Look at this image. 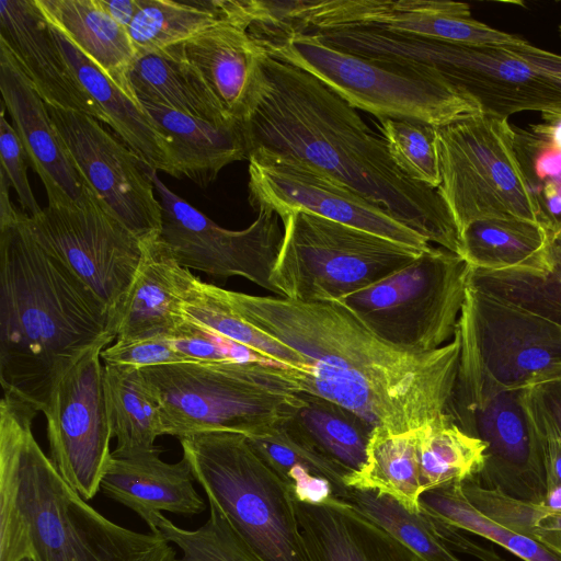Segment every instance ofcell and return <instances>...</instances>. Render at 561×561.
Masks as SVG:
<instances>
[{"label": "cell", "instance_id": "obj_1", "mask_svg": "<svg viewBox=\"0 0 561 561\" xmlns=\"http://www.w3.org/2000/svg\"><path fill=\"white\" fill-rule=\"evenodd\" d=\"M224 296L249 324L305 359L300 392L393 433L446 413L458 371L457 333L435 351L415 352L382 341L337 301L301 302L227 289Z\"/></svg>", "mask_w": 561, "mask_h": 561}, {"label": "cell", "instance_id": "obj_2", "mask_svg": "<svg viewBox=\"0 0 561 561\" xmlns=\"http://www.w3.org/2000/svg\"><path fill=\"white\" fill-rule=\"evenodd\" d=\"M241 125L248 158L262 153L301 163L381 206L428 242L460 255L459 230L438 190L402 172L382 135L314 76L261 49Z\"/></svg>", "mask_w": 561, "mask_h": 561}, {"label": "cell", "instance_id": "obj_3", "mask_svg": "<svg viewBox=\"0 0 561 561\" xmlns=\"http://www.w3.org/2000/svg\"><path fill=\"white\" fill-rule=\"evenodd\" d=\"M114 337L106 306L33 236L0 182V382L43 412L59 378Z\"/></svg>", "mask_w": 561, "mask_h": 561}, {"label": "cell", "instance_id": "obj_4", "mask_svg": "<svg viewBox=\"0 0 561 561\" xmlns=\"http://www.w3.org/2000/svg\"><path fill=\"white\" fill-rule=\"evenodd\" d=\"M39 411L0 402V561H175L159 533H138L94 510L61 477L33 434Z\"/></svg>", "mask_w": 561, "mask_h": 561}, {"label": "cell", "instance_id": "obj_5", "mask_svg": "<svg viewBox=\"0 0 561 561\" xmlns=\"http://www.w3.org/2000/svg\"><path fill=\"white\" fill-rule=\"evenodd\" d=\"M140 370L158 401L164 435L178 438L259 434L288 420L301 403L302 373L272 363H176Z\"/></svg>", "mask_w": 561, "mask_h": 561}, {"label": "cell", "instance_id": "obj_6", "mask_svg": "<svg viewBox=\"0 0 561 561\" xmlns=\"http://www.w3.org/2000/svg\"><path fill=\"white\" fill-rule=\"evenodd\" d=\"M248 32L266 55L314 76L354 108L378 119L410 118L443 127L482 112L467 92L415 67L351 54L311 34L256 24Z\"/></svg>", "mask_w": 561, "mask_h": 561}, {"label": "cell", "instance_id": "obj_7", "mask_svg": "<svg viewBox=\"0 0 561 561\" xmlns=\"http://www.w3.org/2000/svg\"><path fill=\"white\" fill-rule=\"evenodd\" d=\"M179 440L209 506L261 561H318L300 529L289 488L244 435L207 432Z\"/></svg>", "mask_w": 561, "mask_h": 561}, {"label": "cell", "instance_id": "obj_8", "mask_svg": "<svg viewBox=\"0 0 561 561\" xmlns=\"http://www.w3.org/2000/svg\"><path fill=\"white\" fill-rule=\"evenodd\" d=\"M371 57L424 68L472 96L486 114L508 118L527 111L561 114V55L523 41L468 46L376 31Z\"/></svg>", "mask_w": 561, "mask_h": 561}, {"label": "cell", "instance_id": "obj_9", "mask_svg": "<svg viewBox=\"0 0 561 561\" xmlns=\"http://www.w3.org/2000/svg\"><path fill=\"white\" fill-rule=\"evenodd\" d=\"M448 405L477 404L561 378V327L467 284Z\"/></svg>", "mask_w": 561, "mask_h": 561}, {"label": "cell", "instance_id": "obj_10", "mask_svg": "<svg viewBox=\"0 0 561 561\" xmlns=\"http://www.w3.org/2000/svg\"><path fill=\"white\" fill-rule=\"evenodd\" d=\"M437 188L459 234L470 222L517 218L545 225V214L517 153L508 118L478 113L437 127Z\"/></svg>", "mask_w": 561, "mask_h": 561}, {"label": "cell", "instance_id": "obj_11", "mask_svg": "<svg viewBox=\"0 0 561 561\" xmlns=\"http://www.w3.org/2000/svg\"><path fill=\"white\" fill-rule=\"evenodd\" d=\"M279 219L284 232L271 284L277 296L301 302L337 301L423 252L304 211Z\"/></svg>", "mask_w": 561, "mask_h": 561}, {"label": "cell", "instance_id": "obj_12", "mask_svg": "<svg viewBox=\"0 0 561 561\" xmlns=\"http://www.w3.org/2000/svg\"><path fill=\"white\" fill-rule=\"evenodd\" d=\"M469 270L460 255L430 245L409 264L337 302L382 341L432 352L455 336Z\"/></svg>", "mask_w": 561, "mask_h": 561}, {"label": "cell", "instance_id": "obj_13", "mask_svg": "<svg viewBox=\"0 0 561 561\" xmlns=\"http://www.w3.org/2000/svg\"><path fill=\"white\" fill-rule=\"evenodd\" d=\"M37 242L64 263L106 306H119L142 256V242L88 188L70 204L26 215Z\"/></svg>", "mask_w": 561, "mask_h": 561}, {"label": "cell", "instance_id": "obj_14", "mask_svg": "<svg viewBox=\"0 0 561 561\" xmlns=\"http://www.w3.org/2000/svg\"><path fill=\"white\" fill-rule=\"evenodd\" d=\"M272 27L307 33L371 26L468 46L513 45L524 38L472 18L463 2L437 0H294L270 1Z\"/></svg>", "mask_w": 561, "mask_h": 561}, {"label": "cell", "instance_id": "obj_15", "mask_svg": "<svg viewBox=\"0 0 561 561\" xmlns=\"http://www.w3.org/2000/svg\"><path fill=\"white\" fill-rule=\"evenodd\" d=\"M114 341V337L100 341L60 375L42 412L47 423L49 458L85 501L100 491L112 457L113 435L101 353Z\"/></svg>", "mask_w": 561, "mask_h": 561}, {"label": "cell", "instance_id": "obj_16", "mask_svg": "<svg viewBox=\"0 0 561 561\" xmlns=\"http://www.w3.org/2000/svg\"><path fill=\"white\" fill-rule=\"evenodd\" d=\"M162 207L161 239L176 261L188 270L218 277L241 276L277 295L271 284L283 232L279 217L259 210L243 230H228L173 193L149 168Z\"/></svg>", "mask_w": 561, "mask_h": 561}, {"label": "cell", "instance_id": "obj_17", "mask_svg": "<svg viewBox=\"0 0 561 561\" xmlns=\"http://www.w3.org/2000/svg\"><path fill=\"white\" fill-rule=\"evenodd\" d=\"M529 389L502 392L477 404L448 405L446 413L486 445L483 467L472 478L480 486L542 504L547 494L545 437L533 415Z\"/></svg>", "mask_w": 561, "mask_h": 561}, {"label": "cell", "instance_id": "obj_18", "mask_svg": "<svg viewBox=\"0 0 561 561\" xmlns=\"http://www.w3.org/2000/svg\"><path fill=\"white\" fill-rule=\"evenodd\" d=\"M78 171L101 203L140 240L160 234L162 207L147 165L96 118L47 105Z\"/></svg>", "mask_w": 561, "mask_h": 561}, {"label": "cell", "instance_id": "obj_19", "mask_svg": "<svg viewBox=\"0 0 561 561\" xmlns=\"http://www.w3.org/2000/svg\"><path fill=\"white\" fill-rule=\"evenodd\" d=\"M248 160L249 203L256 211H304L421 251L431 245L381 206L301 163L262 153Z\"/></svg>", "mask_w": 561, "mask_h": 561}, {"label": "cell", "instance_id": "obj_20", "mask_svg": "<svg viewBox=\"0 0 561 561\" xmlns=\"http://www.w3.org/2000/svg\"><path fill=\"white\" fill-rule=\"evenodd\" d=\"M0 91L27 161L45 186L48 205L80 201L89 186L57 131L46 103L2 44Z\"/></svg>", "mask_w": 561, "mask_h": 561}, {"label": "cell", "instance_id": "obj_21", "mask_svg": "<svg viewBox=\"0 0 561 561\" xmlns=\"http://www.w3.org/2000/svg\"><path fill=\"white\" fill-rule=\"evenodd\" d=\"M0 44L47 105L96 118L93 104L34 0H0Z\"/></svg>", "mask_w": 561, "mask_h": 561}, {"label": "cell", "instance_id": "obj_22", "mask_svg": "<svg viewBox=\"0 0 561 561\" xmlns=\"http://www.w3.org/2000/svg\"><path fill=\"white\" fill-rule=\"evenodd\" d=\"M141 242L137 273L112 313L115 341L168 335L184 320L182 300L193 274L176 261L160 234Z\"/></svg>", "mask_w": 561, "mask_h": 561}, {"label": "cell", "instance_id": "obj_23", "mask_svg": "<svg viewBox=\"0 0 561 561\" xmlns=\"http://www.w3.org/2000/svg\"><path fill=\"white\" fill-rule=\"evenodd\" d=\"M161 450L133 457L112 455L101 490L111 500L134 511L159 533L154 516L170 512L185 516L201 514L206 504L194 488L195 478L188 461L169 463L160 458Z\"/></svg>", "mask_w": 561, "mask_h": 561}, {"label": "cell", "instance_id": "obj_24", "mask_svg": "<svg viewBox=\"0 0 561 561\" xmlns=\"http://www.w3.org/2000/svg\"><path fill=\"white\" fill-rule=\"evenodd\" d=\"M253 16L225 20L183 43L188 61L225 112L241 122L251 101L261 49L248 28Z\"/></svg>", "mask_w": 561, "mask_h": 561}, {"label": "cell", "instance_id": "obj_25", "mask_svg": "<svg viewBox=\"0 0 561 561\" xmlns=\"http://www.w3.org/2000/svg\"><path fill=\"white\" fill-rule=\"evenodd\" d=\"M302 535L318 561H423L409 547L351 503L296 501Z\"/></svg>", "mask_w": 561, "mask_h": 561}, {"label": "cell", "instance_id": "obj_26", "mask_svg": "<svg viewBox=\"0 0 561 561\" xmlns=\"http://www.w3.org/2000/svg\"><path fill=\"white\" fill-rule=\"evenodd\" d=\"M53 31L93 104L98 121L108 125L147 165L180 179L167 138L142 105L110 80L62 34L54 27Z\"/></svg>", "mask_w": 561, "mask_h": 561}, {"label": "cell", "instance_id": "obj_27", "mask_svg": "<svg viewBox=\"0 0 561 561\" xmlns=\"http://www.w3.org/2000/svg\"><path fill=\"white\" fill-rule=\"evenodd\" d=\"M168 140L179 176L199 186L213 183L228 164L248 160L241 122L214 123L139 102Z\"/></svg>", "mask_w": 561, "mask_h": 561}, {"label": "cell", "instance_id": "obj_28", "mask_svg": "<svg viewBox=\"0 0 561 561\" xmlns=\"http://www.w3.org/2000/svg\"><path fill=\"white\" fill-rule=\"evenodd\" d=\"M47 22L87 56L110 80L137 100L128 72L137 57L127 28L100 0H34Z\"/></svg>", "mask_w": 561, "mask_h": 561}, {"label": "cell", "instance_id": "obj_29", "mask_svg": "<svg viewBox=\"0 0 561 561\" xmlns=\"http://www.w3.org/2000/svg\"><path fill=\"white\" fill-rule=\"evenodd\" d=\"M128 82L138 102L214 123L238 122L225 112L188 61L183 43L137 55L128 72Z\"/></svg>", "mask_w": 561, "mask_h": 561}, {"label": "cell", "instance_id": "obj_30", "mask_svg": "<svg viewBox=\"0 0 561 561\" xmlns=\"http://www.w3.org/2000/svg\"><path fill=\"white\" fill-rule=\"evenodd\" d=\"M245 437L256 454L287 484L297 502L323 504L332 499L347 497V473L321 455L286 421Z\"/></svg>", "mask_w": 561, "mask_h": 561}, {"label": "cell", "instance_id": "obj_31", "mask_svg": "<svg viewBox=\"0 0 561 561\" xmlns=\"http://www.w3.org/2000/svg\"><path fill=\"white\" fill-rule=\"evenodd\" d=\"M256 14V0H141L127 31L139 55L184 43L218 22Z\"/></svg>", "mask_w": 561, "mask_h": 561}, {"label": "cell", "instance_id": "obj_32", "mask_svg": "<svg viewBox=\"0 0 561 561\" xmlns=\"http://www.w3.org/2000/svg\"><path fill=\"white\" fill-rule=\"evenodd\" d=\"M104 392L115 457H133L159 448L154 440L164 435L158 401L139 368L104 365Z\"/></svg>", "mask_w": 561, "mask_h": 561}, {"label": "cell", "instance_id": "obj_33", "mask_svg": "<svg viewBox=\"0 0 561 561\" xmlns=\"http://www.w3.org/2000/svg\"><path fill=\"white\" fill-rule=\"evenodd\" d=\"M548 239V231L539 222L517 218L480 219L461 231L460 256L470 267L483 271H540Z\"/></svg>", "mask_w": 561, "mask_h": 561}, {"label": "cell", "instance_id": "obj_34", "mask_svg": "<svg viewBox=\"0 0 561 561\" xmlns=\"http://www.w3.org/2000/svg\"><path fill=\"white\" fill-rule=\"evenodd\" d=\"M348 488L376 491L412 513L421 511L417 428L393 433L374 427L363 468L345 478Z\"/></svg>", "mask_w": 561, "mask_h": 561}, {"label": "cell", "instance_id": "obj_35", "mask_svg": "<svg viewBox=\"0 0 561 561\" xmlns=\"http://www.w3.org/2000/svg\"><path fill=\"white\" fill-rule=\"evenodd\" d=\"M301 403L286 422L347 476L366 462L374 427L352 411L321 397L300 392Z\"/></svg>", "mask_w": 561, "mask_h": 561}, {"label": "cell", "instance_id": "obj_36", "mask_svg": "<svg viewBox=\"0 0 561 561\" xmlns=\"http://www.w3.org/2000/svg\"><path fill=\"white\" fill-rule=\"evenodd\" d=\"M548 236L542 270L470 267L468 285L561 327V228Z\"/></svg>", "mask_w": 561, "mask_h": 561}, {"label": "cell", "instance_id": "obj_37", "mask_svg": "<svg viewBox=\"0 0 561 561\" xmlns=\"http://www.w3.org/2000/svg\"><path fill=\"white\" fill-rule=\"evenodd\" d=\"M183 317L245 346L289 370L306 374L305 359L285 344L243 320L224 296V288L192 276L182 300Z\"/></svg>", "mask_w": 561, "mask_h": 561}, {"label": "cell", "instance_id": "obj_38", "mask_svg": "<svg viewBox=\"0 0 561 561\" xmlns=\"http://www.w3.org/2000/svg\"><path fill=\"white\" fill-rule=\"evenodd\" d=\"M422 493L474 478L483 467L486 445L462 431L447 413L417 428Z\"/></svg>", "mask_w": 561, "mask_h": 561}, {"label": "cell", "instance_id": "obj_39", "mask_svg": "<svg viewBox=\"0 0 561 561\" xmlns=\"http://www.w3.org/2000/svg\"><path fill=\"white\" fill-rule=\"evenodd\" d=\"M462 481L438 486L421 494V507L434 517L483 537L524 561H561V553L535 538L507 528L478 511L466 497Z\"/></svg>", "mask_w": 561, "mask_h": 561}, {"label": "cell", "instance_id": "obj_40", "mask_svg": "<svg viewBox=\"0 0 561 561\" xmlns=\"http://www.w3.org/2000/svg\"><path fill=\"white\" fill-rule=\"evenodd\" d=\"M345 501L398 538L423 561H462L445 543L434 518L422 507L420 512L412 513L387 495L352 488Z\"/></svg>", "mask_w": 561, "mask_h": 561}, {"label": "cell", "instance_id": "obj_41", "mask_svg": "<svg viewBox=\"0 0 561 561\" xmlns=\"http://www.w3.org/2000/svg\"><path fill=\"white\" fill-rule=\"evenodd\" d=\"M461 486L469 502L482 514L561 553V511L484 489L473 479L462 481Z\"/></svg>", "mask_w": 561, "mask_h": 561}, {"label": "cell", "instance_id": "obj_42", "mask_svg": "<svg viewBox=\"0 0 561 561\" xmlns=\"http://www.w3.org/2000/svg\"><path fill=\"white\" fill-rule=\"evenodd\" d=\"M154 525L182 550V557L175 561H261L214 506L208 520L195 530L174 525L162 513L156 514Z\"/></svg>", "mask_w": 561, "mask_h": 561}, {"label": "cell", "instance_id": "obj_43", "mask_svg": "<svg viewBox=\"0 0 561 561\" xmlns=\"http://www.w3.org/2000/svg\"><path fill=\"white\" fill-rule=\"evenodd\" d=\"M378 121L389 152L401 171L412 180L437 190L442 183L437 127L410 118L382 117Z\"/></svg>", "mask_w": 561, "mask_h": 561}, {"label": "cell", "instance_id": "obj_44", "mask_svg": "<svg viewBox=\"0 0 561 561\" xmlns=\"http://www.w3.org/2000/svg\"><path fill=\"white\" fill-rule=\"evenodd\" d=\"M165 336L173 347L191 363L263 362L275 364L252 350L185 318Z\"/></svg>", "mask_w": 561, "mask_h": 561}, {"label": "cell", "instance_id": "obj_45", "mask_svg": "<svg viewBox=\"0 0 561 561\" xmlns=\"http://www.w3.org/2000/svg\"><path fill=\"white\" fill-rule=\"evenodd\" d=\"M101 358L104 365L146 368L176 363H191L180 354L165 335L114 341L106 346Z\"/></svg>", "mask_w": 561, "mask_h": 561}, {"label": "cell", "instance_id": "obj_46", "mask_svg": "<svg viewBox=\"0 0 561 561\" xmlns=\"http://www.w3.org/2000/svg\"><path fill=\"white\" fill-rule=\"evenodd\" d=\"M5 106L2 104L0 121V153L1 171L10 186L18 194L22 211L28 217L38 216L43 208L36 202L32 192L26 167V152L13 126L4 116Z\"/></svg>", "mask_w": 561, "mask_h": 561}, {"label": "cell", "instance_id": "obj_47", "mask_svg": "<svg viewBox=\"0 0 561 561\" xmlns=\"http://www.w3.org/2000/svg\"><path fill=\"white\" fill-rule=\"evenodd\" d=\"M529 402L536 421L561 439V378L530 388Z\"/></svg>", "mask_w": 561, "mask_h": 561}, {"label": "cell", "instance_id": "obj_48", "mask_svg": "<svg viewBox=\"0 0 561 561\" xmlns=\"http://www.w3.org/2000/svg\"><path fill=\"white\" fill-rule=\"evenodd\" d=\"M537 193L546 217L545 229L548 232L558 230L561 228V176L545 180Z\"/></svg>", "mask_w": 561, "mask_h": 561}, {"label": "cell", "instance_id": "obj_49", "mask_svg": "<svg viewBox=\"0 0 561 561\" xmlns=\"http://www.w3.org/2000/svg\"><path fill=\"white\" fill-rule=\"evenodd\" d=\"M543 123L531 127L530 147L550 148L561 152V114L542 115Z\"/></svg>", "mask_w": 561, "mask_h": 561}, {"label": "cell", "instance_id": "obj_50", "mask_svg": "<svg viewBox=\"0 0 561 561\" xmlns=\"http://www.w3.org/2000/svg\"><path fill=\"white\" fill-rule=\"evenodd\" d=\"M538 425L545 437L547 490L561 486V439L548 427Z\"/></svg>", "mask_w": 561, "mask_h": 561}, {"label": "cell", "instance_id": "obj_51", "mask_svg": "<svg viewBox=\"0 0 561 561\" xmlns=\"http://www.w3.org/2000/svg\"><path fill=\"white\" fill-rule=\"evenodd\" d=\"M534 172L543 182L551 178L561 176V152L550 148L535 149Z\"/></svg>", "mask_w": 561, "mask_h": 561}, {"label": "cell", "instance_id": "obj_52", "mask_svg": "<svg viewBox=\"0 0 561 561\" xmlns=\"http://www.w3.org/2000/svg\"><path fill=\"white\" fill-rule=\"evenodd\" d=\"M100 3L115 22L128 28L140 9L141 0H100Z\"/></svg>", "mask_w": 561, "mask_h": 561}, {"label": "cell", "instance_id": "obj_53", "mask_svg": "<svg viewBox=\"0 0 561 561\" xmlns=\"http://www.w3.org/2000/svg\"><path fill=\"white\" fill-rule=\"evenodd\" d=\"M21 561H32V560H30V559H23V560H21Z\"/></svg>", "mask_w": 561, "mask_h": 561}, {"label": "cell", "instance_id": "obj_54", "mask_svg": "<svg viewBox=\"0 0 561 561\" xmlns=\"http://www.w3.org/2000/svg\"><path fill=\"white\" fill-rule=\"evenodd\" d=\"M559 31H560V34H561V25L559 26Z\"/></svg>", "mask_w": 561, "mask_h": 561}]
</instances>
